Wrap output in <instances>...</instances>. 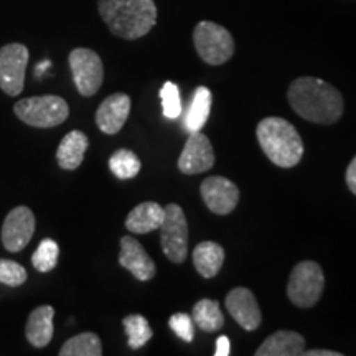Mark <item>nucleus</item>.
<instances>
[{
	"label": "nucleus",
	"instance_id": "f257e3e1",
	"mask_svg": "<svg viewBox=\"0 0 356 356\" xmlns=\"http://www.w3.org/2000/svg\"><path fill=\"white\" fill-rule=\"evenodd\" d=\"M287 99L293 113L305 121L332 126L343 115L345 101L341 92L320 78L302 76L289 86Z\"/></svg>",
	"mask_w": 356,
	"mask_h": 356
},
{
	"label": "nucleus",
	"instance_id": "f03ea898",
	"mask_svg": "<svg viewBox=\"0 0 356 356\" xmlns=\"http://www.w3.org/2000/svg\"><path fill=\"white\" fill-rule=\"evenodd\" d=\"M97 10L111 33L124 40L145 37L159 17L154 0H97Z\"/></svg>",
	"mask_w": 356,
	"mask_h": 356
},
{
	"label": "nucleus",
	"instance_id": "7ed1b4c3",
	"mask_svg": "<svg viewBox=\"0 0 356 356\" xmlns=\"http://www.w3.org/2000/svg\"><path fill=\"white\" fill-rule=\"evenodd\" d=\"M257 142L266 157L280 168H292L304 157L299 131L284 118H266L257 124Z\"/></svg>",
	"mask_w": 356,
	"mask_h": 356
},
{
	"label": "nucleus",
	"instance_id": "20e7f679",
	"mask_svg": "<svg viewBox=\"0 0 356 356\" xmlns=\"http://www.w3.org/2000/svg\"><path fill=\"white\" fill-rule=\"evenodd\" d=\"M13 113L26 126L48 129L60 126L68 119L70 106L60 96H33L17 102Z\"/></svg>",
	"mask_w": 356,
	"mask_h": 356
},
{
	"label": "nucleus",
	"instance_id": "39448f33",
	"mask_svg": "<svg viewBox=\"0 0 356 356\" xmlns=\"http://www.w3.org/2000/svg\"><path fill=\"white\" fill-rule=\"evenodd\" d=\"M193 44L198 56L211 66H220L229 61L236 47L229 30L211 20H202L195 26Z\"/></svg>",
	"mask_w": 356,
	"mask_h": 356
},
{
	"label": "nucleus",
	"instance_id": "423d86ee",
	"mask_svg": "<svg viewBox=\"0 0 356 356\" xmlns=\"http://www.w3.org/2000/svg\"><path fill=\"white\" fill-rule=\"evenodd\" d=\"M325 289L322 266L315 261H302L292 269L287 284V297L299 309L317 305Z\"/></svg>",
	"mask_w": 356,
	"mask_h": 356
},
{
	"label": "nucleus",
	"instance_id": "0eeeda50",
	"mask_svg": "<svg viewBox=\"0 0 356 356\" xmlns=\"http://www.w3.org/2000/svg\"><path fill=\"white\" fill-rule=\"evenodd\" d=\"M160 246L165 257L173 264H181L188 256V222L180 204L165 207V215L160 225Z\"/></svg>",
	"mask_w": 356,
	"mask_h": 356
},
{
	"label": "nucleus",
	"instance_id": "6e6552de",
	"mask_svg": "<svg viewBox=\"0 0 356 356\" xmlns=\"http://www.w3.org/2000/svg\"><path fill=\"white\" fill-rule=\"evenodd\" d=\"M73 81L84 97L95 96L104 81V65L101 56L89 48H74L68 56Z\"/></svg>",
	"mask_w": 356,
	"mask_h": 356
},
{
	"label": "nucleus",
	"instance_id": "1a4fd4ad",
	"mask_svg": "<svg viewBox=\"0 0 356 356\" xmlns=\"http://www.w3.org/2000/svg\"><path fill=\"white\" fill-rule=\"evenodd\" d=\"M29 48L22 43H8L0 48V89L8 96L24 91Z\"/></svg>",
	"mask_w": 356,
	"mask_h": 356
},
{
	"label": "nucleus",
	"instance_id": "9d476101",
	"mask_svg": "<svg viewBox=\"0 0 356 356\" xmlns=\"http://www.w3.org/2000/svg\"><path fill=\"white\" fill-rule=\"evenodd\" d=\"M200 193L208 210L218 216H226L236 210L239 203V188L229 178L215 175L204 178Z\"/></svg>",
	"mask_w": 356,
	"mask_h": 356
},
{
	"label": "nucleus",
	"instance_id": "9b49d317",
	"mask_svg": "<svg viewBox=\"0 0 356 356\" xmlns=\"http://www.w3.org/2000/svg\"><path fill=\"white\" fill-rule=\"evenodd\" d=\"M213 165H215V150L210 139L202 131L190 132L178 159L180 172L185 175H197L208 172Z\"/></svg>",
	"mask_w": 356,
	"mask_h": 356
},
{
	"label": "nucleus",
	"instance_id": "f8f14e48",
	"mask_svg": "<svg viewBox=\"0 0 356 356\" xmlns=\"http://www.w3.org/2000/svg\"><path fill=\"white\" fill-rule=\"evenodd\" d=\"M35 215L30 208L17 207L8 213L2 225V244L8 252H20L32 241Z\"/></svg>",
	"mask_w": 356,
	"mask_h": 356
},
{
	"label": "nucleus",
	"instance_id": "ddd939ff",
	"mask_svg": "<svg viewBox=\"0 0 356 356\" xmlns=\"http://www.w3.org/2000/svg\"><path fill=\"white\" fill-rule=\"evenodd\" d=\"M229 315L246 332H254L262 322V314L256 296L248 287H236L225 299Z\"/></svg>",
	"mask_w": 356,
	"mask_h": 356
},
{
	"label": "nucleus",
	"instance_id": "4468645a",
	"mask_svg": "<svg viewBox=\"0 0 356 356\" xmlns=\"http://www.w3.org/2000/svg\"><path fill=\"white\" fill-rule=\"evenodd\" d=\"M119 264L140 282H147L157 274V266H155L154 259L147 254L144 246L132 236H122L121 238Z\"/></svg>",
	"mask_w": 356,
	"mask_h": 356
},
{
	"label": "nucleus",
	"instance_id": "2eb2a0df",
	"mask_svg": "<svg viewBox=\"0 0 356 356\" xmlns=\"http://www.w3.org/2000/svg\"><path fill=\"white\" fill-rule=\"evenodd\" d=\"M131 113V97L126 92H115L106 97L96 111V124L108 136L118 134Z\"/></svg>",
	"mask_w": 356,
	"mask_h": 356
},
{
	"label": "nucleus",
	"instance_id": "dca6fc26",
	"mask_svg": "<svg viewBox=\"0 0 356 356\" xmlns=\"http://www.w3.org/2000/svg\"><path fill=\"white\" fill-rule=\"evenodd\" d=\"M305 351V338L297 332L279 330L262 341L256 356H300Z\"/></svg>",
	"mask_w": 356,
	"mask_h": 356
},
{
	"label": "nucleus",
	"instance_id": "f3484780",
	"mask_svg": "<svg viewBox=\"0 0 356 356\" xmlns=\"http://www.w3.org/2000/svg\"><path fill=\"white\" fill-rule=\"evenodd\" d=\"M53 317H55V309L51 305H40L30 314L25 325V335L29 343L35 348H44L51 341L55 332Z\"/></svg>",
	"mask_w": 356,
	"mask_h": 356
},
{
	"label": "nucleus",
	"instance_id": "a211bd4d",
	"mask_svg": "<svg viewBox=\"0 0 356 356\" xmlns=\"http://www.w3.org/2000/svg\"><path fill=\"white\" fill-rule=\"evenodd\" d=\"M165 208L155 202H144L137 204L126 218V228L131 233L147 234L157 231L163 221Z\"/></svg>",
	"mask_w": 356,
	"mask_h": 356
},
{
	"label": "nucleus",
	"instance_id": "6ab92c4d",
	"mask_svg": "<svg viewBox=\"0 0 356 356\" xmlns=\"http://www.w3.org/2000/svg\"><path fill=\"white\" fill-rule=\"evenodd\" d=\"M89 147L88 136L81 131H71L61 139L56 150V162L63 170H76L81 165Z\"/></svg>",
	"mask_w": 356,
	"mask_h": 356
},
{
	"label": "nucleus",
	"instance_id": "aec40b11",
	"mask_svg": "<svg viewBox=\"0 0 356 356\" xmlns=\"http://www.w3.org/2000/svg\"><path fill=\"white\" fill-rule=\"evenodd\" d=\"M193 264L197 273L204 279H213L220 274L225 264V249L215 241H203L193 249Z\"/></svg>",
	"mask_w": 356,
	"mask_h": 356
},
{
	"label": "nucleus",
	"instance_id": "412c9836",
	"mask_svg": "<svg viewBox=\"0 0 356 356\" xmlns=\"http://www.w3.org/2000/svg\"><path fill=\"white\" fill-rule=\"evenodd\" d=\"M211 101L213 95L208 88L198 86L195 89L193 97L188 106L185 115V127L188 132H198L202 131L204 124H207L208 118L211 113Z\"/></svg>",
	"mask_w": 356,
	"mask_h": 356
},
{
	"label": "nucleus",
	"instance_id": "4be33fe9",
	"mask_svg": "<svg viewBox=\"0 0 356 356\" xmlns=\"http://www.w3.org/2000/svg\"><path fill=\"white\" fill-rule=\"evenodd\" d=\"M191 318L198 328L207 333H215L221 330L225 325V315L220 309V304L213 299H202L193 305Z\"/></svg>",
	"mask_w": 356,
	"mask_h": 356
},
{
	"label": "nucleus",
	"instance_id": "5701e85b",
	"mask_svg": "<svg viewBox=\"0 0 356 356\" xmlns=\"http://www.w3.org/2000/svg\"><path fill=\"white\" fill-rule=\"evenodd\" d=\"M101 338L92 332H84L66 340L60 350V356H101Z\"/></svg>",
	"mask_w": 356,
	"mask_h": 356
},
{
	"label": "nucleus",
	"instance_id": "b1692460",
	"mask_svg": "<svg viewBox=\"0 0 356 356\" xmlns=\"http://www.w3.org/2000/svg\"><path fill=\"white\" fill-rule=\"evenodd\" d=\"M122 325L127 335V345L131 346L132 350H140L142 346L149 343L150 338L154 337L149 320H147L144 315H127V317H124Z\"/></svg>",
	"mask_w": 356,
	"mask_h": 356
},
{
	"label": "nucleus",
	"instance_id": "393cba45",
	"mask_svg": "<svg viewBox=\"0 0 356 356\" xmlns=\"http://www.w3.org/2000/svg\"><path fill=\"white\" fill-rule=\"evenodd\" d=\"M140 159L132 150L119 149L111 155L109 168L119 180H129L140 172Z\"/></svg>",
	"mask_w": 356,
	"mask_h": 356
},
{
	"label": "nucleus",
	"instance_id": "a878e982",
	"mask_svg": "<svg viewBox=\"0 0 356 356\" xmlns=\"http://www.w3.org/2000/svg\"><path fill=\"white\" fill-rule=\"evenodd\" d=\"M60 257V246L55 239L44 238L40 241L37 251L32 256V264L40 273H50L58 264Z\"/></svg>",
	"mask_w": 356,
	"mask_h": 356
},
{
	"label": "nucleus",
	"instance_id": "bb28decb",
	"mask_svg": "<svg viewBox=\"0 0 356 356\" xmlns=\"http://www.w3.org/2000/svg\"><path fill=\"white\" fill-rule=\"evenodd\" d=\"M160 99H162L163 115L167 119H177L181 114V99L180 91L175 83L167 81L160 89Z\"/></svg>",
	"mask_w": 356,
	"mask_h": 356
},
{
	"label": "nucleus",
	"instance_id": "cd10ccee",
	"mask_svg": "<svg viewBox=\"0 0 356 356\" xmlns=\"http://www.w3.org/2000/svg\"><path fill=\"white\" fill-rule=\"evenodd\" d=\"M26 282V270L19 262L0 259V284L8 287H19Z\"/></svg>",
	"mask_w": 356,
	"mask_h": 356
},
{
	"label": "nucleus",
	"instance_id": "c85d7f7f",
	"mask_svg": "<svg viewBox=\"0 0 356 356\" xmlns=\"http://www.w3.org/2000/svg\"><path fill=\"white\" fill-rule=\"evenodd\" d=\"M193 325V318L188 314H173L168 320V327L172 328V332L186 343H191L195 338Z\"/></svg>",
	"mask_w": 356,
	"mask_h": 356
},
{
	"label": "nucleus",
	"instance_id": "c756f323",
	"mask_svg": "<svg viewBox=\"0 0 356 356\" xmlns=\"http://www.w3.org/2000/svg\"><path fill=\"white\" fill-rule=\"evenodd\" d=\"M345 180H346V186H348L351 193L356 195V155L353 157V160L350 162L348 168H346Z\"/></svg>",
	"mask_w": 356,
	"mask_h": 356
},
{
	"label": "nucleus",
	"instance_id": "7c9ffc66",
	"mask_svg": "<svg viewBox=\"0 0 356 356\" xmlns=\"http://www.w3.org/2000/svg\"><path fill=\"white\" fill-rule=\"evenodd\" d=\"M231 343H229V338L226 335L220 337L216 340V350H215V356H229L231 353Z\"/></svg>",
	"mask_w": 356,
	"mask_h": 356
},
{
	"label": "nucleus",
	"instance_id": "2f4dec72",
	"mask_svg": "<svg viewBox=\"0 0 356 356\" xmlns=\"http://www.w3.org/2000/svg\"><path fill=\"white\" fill-rule=\"evenodd\" d=\"M305 356H341V353H338V351H333V350H305L304 351Z\"/></svg>",
	"mask_w": 356,
	"mask_h": 356
}]
</instances>
